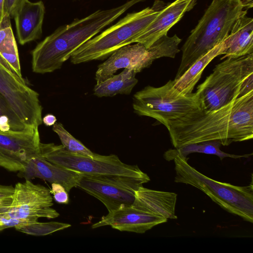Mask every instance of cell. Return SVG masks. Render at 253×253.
Wrapping results in <instances>:
<instances>
[{"mask_svg":"<svg viewBox=\"0 0 253 253\" xmlns=\"http://www.w3.org/2000/svg\"><path fill=\"white\" fill-rule=\"evenodd\" d=\"M136 74L133 70L124 69L120 74L96 84L93 94L98 97H112L119 94H129L138 82L135 78Z\"/></svg>","mask_w":253,"mask_h":253,"instance_id":"obj_21","label":"cell"},{"mask_svg":"<svg viewBox=\"0 0 253 253\" xmlns=\"http://www.w3.org/2000/svg\"><path fill=\"white\" fill-rule=\"evenodd\" d=\"M253 53V19L246 15L238 18L223 41L222 54L225 58H237Z\"/></svg>","mask_w":253,"mask_h":253,"instance_id":"obj_19","label":"cell"},{"mask_svg":"<svg viewBox=\"0 0 253 253\" xmlns=\"http://www.w3.org/2000/svg\"><path fill=\"white\" fill-rule=\"evenodd\" d=\"M0 94L25 125L39 127L42 125V108L38 93L27 85L22 77L0 64Z\"/></svg>","mask_w":253,"mask_h":253,"instance_id":"obj_11","label":"cell"},{"mask_svg":"<svg viewBox=\"0 0 253 253\" xmlns=\"http://www.w3.org/2000/svg\"><path fill=\"white\" fill-rule=\"evenodd\" d=\"M52 130L58 135L63 147L69 151L79 155L91 157L96 154L72 135L62 124L56 122L53 126Z\"/></svg>","mask_w":253,"mask_h":253,"instance_id":"obj_24","label":"cell"},{"mask_svg":"<svg viewBox=\"0 0 253 253\" xmlns=\"http://www.w3.org/2000/svg\"><path fill=\"white\" fill-rule=\"evenodd\" d=\"M253 91V74L250 75L241 85L238 97L243 96Z\"/></svg>","mask_w":253,"mask_h":253,"instance_id":"obj_29","label":"cell"},{"mask_svg":"<svg viewBox=\"0 0 253 253\" xmlns=\"http://www.w3.org/2000/svg\"><path fill=\"white\" fill-rule=\"evenodd\" d=\"M3 0H0V22L4 16Z\"/></svg>","mask_w":253,"mask_h":253,"instance_id":"obj_33","label":"cell"},{"mask_svg":"<svg viewBox=\"0 0 253 253\" xmlns=\"http://www.w3.org/2000/svg\"><path fill=\"white\" fill-rule=\"evenodd\" d=\"M31 128L21 121L0 94V131L17 132Z\"/></svg>","mask_w":253,"mask_h":253,"instance_id":"obj_23","label":"cell"},{"mask_svg":"<svg viewBox=\"0 0 253 253\" xmlns=\"http://www.w3.org/2000/svg\"><path fill=\"white\" fill-rule=\"evenodd\" d=\"M71 226V225L59 222H39L26 224L15 227L20 232L36 236L48 235Z\"/></svg>","mask_w":253,"mask_h":253,"instance_id":"obj_25","label":"cell"},{"mask_svg":"<svg viewBox=\"0 0 253 253\" xmlns=\"http://www.w3.org/2000/svg\"><path fill=\"white\" fill-rule=\"evenodd\" d=\"M18 176L26 180L39 178L51 183H59L69 192L77 186L81 173L53 164L40 154L30 160L25 169L19 172Z\"/></svg>","mask_w":253,"mask_h":253,"instance_id":"obj_16","label":"cell"},{"mask_svg":"<svg viewBox=\"0 0 253 253\" xmlns=\"http://www.w3.org/2000/svg\"><path fill=\"white\" fill-rule=\"evenodd\" d=\"M253 74V53L227 58L216 65L212 72L197 86L201 108L214 110L237 98L241 85Z\"/></svg>","mask_w":253,"mask_h":253,"instance_id":"obj_6","label":"cell"},{"mask_svg":"<svg viewBox=\"0 0 253 253\" xmlns=\"http://www.w3.org/2000/svg\"><path fill=\"white\" fill-rule=\"evenodd\" d=\"M41 156L49 162L82 174L93 175L114 174L141 177L147 174L137 165L123 163L116 155L108 156L96 154L88 156L71 152L62 145L40 144Z\"/></svg>","mask_w":253,"mask_h":253,"instance_id":"obj_9","label":"cell"},{"mask_svg":"<svg viewBox=\"0 0 253 253\" xmlns=\"http://www.w3.org/2000/svg\"><path fill=\"white\" fill-rule=\"evenodd\" d=\"M14 38L10 17L5 13L0 22V46Z\"/></svg>","mask_w":253,"mask_h":253,"instance_id":"obj_26","label":"cell"},{"mask_svg":"<svg viewBox=\"0 0 253 253\" xmlns=\"http://www.w3.org/2000/svg\"><path fill=\"white\" fill-rule=\"evenodd\" d=\"M145 0H129L107 10H98L82 19L57 29L40 42L32 52V68L39 74L51 73L86 42L93 38L133 5Z\"/></svg>","mask_w":253,"mask_h":253,"instance_id":"obj_2","label":"cell"},{"mask_svg":"<svg viewBox=\"0 0 253 253\" xmlns=\"http://www.w3.org/2000/svg\"><path fill=\"white\" fill-rule=\"evenodd\" d=\"M223 45V41L197 59L179 78L173 80L174 87L182 94L192 93L206 67L215 57L222 55Z\"/></svg>","mask_w":253,"mask_h":253,"instance_id":"obj_20","label":"cell"},{"mask_svg":"<svg viewBox=\"0 0 253 253\" xmlns=\"http://www.w3.org/2000/svg\"><path fill=\"white\" fill-rule=\"evenodd\" d=\"M150 180L148 175L136 177L81 173L77 187L98 199L110 212L131 206L136 192Z\"/></svg>","mask_w":253,"mask_h":253,"instance_id":"obj_10","label":"cell"},{"mask_svg":"<svg viewBox=\"0 0 253 253\" xmlns=\"http://www.w3.org/2000/svg\"><path fill=\"white\" fill-rule=\"evenodd\" d=\"M244 8L247 10L253 6V0H241Z\"/></svg>","mask_w":253,"mask_h":253,"instance_id":"obj_32","label":"cell"},{"mask_svg":"<svg viewBox=\"0 0 253 253\" xmlns=\"http://www.w3.org/2000/svg\"><path fill=\"white\" fill-rule=\"evenodd\" d=\"M241 0H212L181 48L182 58L175 78L228 36L236 21L247 14Z\"/></svg>","mask_w":253,"mask_h":253,"instance_id":"obj_3","label":"cell"},{"mask_svg":"<svg viewBox=\"0 0 253 253\" xmlns=\"http://www.w3.org/2000/svg\"><path fill=\"white\" fill-rule=\"evenodd\" d=\"M45 13L41 0L33 2L26 0L14 16L19 42L24 45L40 38Z\"/></svg>","mask_w":253,"mask_h":253,"instance_id":"obj_17","label":"cell"},{"mask_svg":"<svg viewBox=\"0 0 253 253\" xmlns=\"http://www.w3.org/2000/svg\"><path fill=\"white\" fill-rule=\"evenodd\" d=\"M57 121L56 117L51 114H48L42 118L43 124L47 126H53Z\"/></svg>","mask_w":253,"mask_h":253,"instance_id":"obj_31","label":"cell"},{"mask_svg":"<svg viewBox=\"0 0 253 253\" xmlns=\"http://www.w3.org/2000/svg\"><path fill=\"white\" fill-rule=\"evenodd\" d=\"M14 191V187L12 185H0V199L11 196Z\"/></svg>","mask_w":253,"mask_h":253,"instance_id":"obj_30","label":"cell"},{"mask_svg":"<svg viewBox=\"0 0 253 253\" xmlns=\"http://www.w3.org/2000/svg\"><path fill=\"white\" fill-rule=\"evenodd\" d=\"M177 194L140 187L135 193L132 206L167 219H176L175 209Z\"/></svg>","mask_w":253,"mask_h":253,"instance_id":"obj_18","label":"cell"},{"mask_svg":"<svg viewBox=\"0 0 253 253\" xmlns=\"http://www.w3.org/2000/svg\"><path fill=\"white\" fill-rule=\"evenodd\" d=\"M50 193L53 195V198L56 202L64 204L69 203L68 192L61 184L55 183H51Z\"/></svg>","mask_w":253,"mask_h":253,"instance_id":"obj_27","label":"cell"},{"mask_svg":"<svg viewBox=\"0 0 253 253\" xmlns=\"http://www.w3.org/2000/svg\"><path fill=\"white\" fill-rule=\"evenodd\" d=\"M181 39L176 35H164L149 48L140 43L124 46L113 52L100 64L95 73L96 84L110 78L121 69H128L136 73L149 67L155 59L168 57L174 58L180 51Z\"/></svg>","mask_w":253,"mask_h":253,"instance_id":"obj_8","label":"cell"},{"mask_svg":"<svg viewBox=\"0 0 253 253\" xmlns=\"http://www.w3.org/2000/svg\"><path fill=\"white\" fill-rule=\"evenodd\" d=\"M168 219L130 207L111 211L92 224V228L110 226L121 231L144 233L153 227L165 223Z\"/></svg>","mask_w":253,"mask_h":253,"instance_id":"obj_14","label":"cell"},{"mask_svg":"<svg viewBox=\"0 0 253 253\" xmlns=\"http://www.w3.org/2000/svg\"><path fill=\"white\" fill-rule=\"evenodd\" d=\"M26 0H3L4 14L7 13L10 17H14L16 13Z\"/></svg>","mask_w":253,"mask_h":253,"instance_id":"obj_28","label":"cell"},{"mask_svg":"<svg viewBox=\"0 0 253 253\" xmlns=\"http://www.w3.org/2000/svg\"><path fill=\"white\" fill-rule=\"evenodd\" d=\"M175 148L217 140L222 145L253 137V91L219 109L194 110L169 123L168 128Z\"/></svg>","mask_w":253,"mask_h":253,"instance_id":"obj_1","label":"cell"},{"mask_svg":"<svg viewBox=\"0 0 253 253\" xmlns=\"http://www.w3.org/2000/svg\"><path fill=\"white\" fill-rule=\"evenodd\" d=\"M2 216V215H1V214H0V216Z\"/></svg>","mask_w":253,"mask_h":253,"instance_id":"obj_34","label":"cell"},{"mask_svg":"<svg viewBox=\"0 0 253 253\" xmlns=\"http://www.w3.org/2000/svg\"><path fill=\"white\" fill-rule=\"evenodd\" d=\"M53 199L50 190L43 185L26 180L14 186L10 204L6 214L11 218L38 221V218L57 217L59 214L51 207Z\"/></svg>","mask_w":253,"mask_h":253,"instance_id":"obj_12","label":"cell"},{"mask_svg":"<svg viewBox=\"0 0 253 253\" xmlns=\"http://www.w3.org/2000/svg\"><path fill=\"white\" fill-rule=\"evenodd\" d=\"M132 100L136 114L153 118L167 129L170 122L201 108L196 92L182 94L174 87V81L171 80L160 87L145 86L133 95Z\"/></svg>","mask_w":253,"mask_h":253,"instance_id":"obj_7","label":"cell"},{"mask_svg":"<svg viewBox=\"0 0 253 253\" xmlns=\"http://www.w3.org/2000/svg\"><path fill=\"white\" fill-rule=\"evenodd\" d=\"M221 145V143L217 140L190 143L174 149H169L165 153L164 157L166 160L169 161L173 160L177 156L187 161V156L189 154L193 153H199L216 155L222 160L226 157L239 159L248 158L252 155V153L243 155L228 154L220 149Z\"/></svg>","mask_w":253,"mask_h":253,"instance_id":"obj_22","label":"cell"},{"mask_svg":"<svg viewBox=\"0 0 253 253\" xmlns=\"http://www.w3.org/2000/svg\"><path fill=\"white\" fill-rule=\"evenodd\" d=\"M196 0H175L161 9L155 18L135 39L134 43H140L149 48L158 39L168 33V31L191 10Z\"/></svg>","mask_w":253,"mask_h":253,"instance_id":"obj_15","label":"cell"},{"mask_svg":"<svg viewBox=\"0 0 253 253\" xmlns=\"http://www.w3.org/2000/svg\"><path fill=\"white\" fill-rule=\"evenodd\" d=\"M38 127L17 132L0 131V167L10 171H24L40 154Z\"/></svg>","mask_w":253,"mask_h":253,"instance_id":"obj_13","label":"cell"},{"mask_svg":"<svg viewBox=\"0 0 253 253\" xmlns=\"http://www.w3.org/2000/svg\"><path fill=\"white\" fill-rule=\"evenodd\" d=\"M159 1L151 8L128 13L116 24L86 42L72 53L71 62L78 64L103 60L118 49L134 43L161 9Z\"/></svg>","mask_w":253,"mask_h":253,"instance_id":"obj_4","label":"cell"},{"mask_svg":"<svg viewBox=\"0 0 253 253\" xmlns=\"http://www.w3.org/2000/svg\"><path fill=\"white\" fill-rule=\"evenodd\" d=\"M174 182L190 185L201 190L228 212L253 222V185L236 186L207 177L177 156L173 160Z\"/></svg>","mask_w":253,"mask_h":253,"instance_id":"obj_5","label":"cell"}]
</instances>
